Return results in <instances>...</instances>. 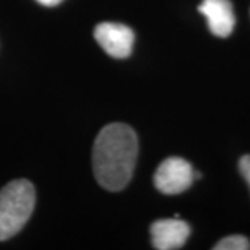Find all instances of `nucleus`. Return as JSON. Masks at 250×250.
<instances>
[{"label": "nucleus", "instance_id": "8", "mask_svg": "<svg viewBox=\"0 0 250 250\" xmlns=\"http://www.w3.org/2000/svg\"><path fill=\"white\" fill-rule=\"evenodd\" d=\"M239 170H241L243 178L246 179V182L249 184L250 187V154L243 156L239 160Z\"/></svg>", "mask_w": 250, "mask_h": 250}, {"label": "nucleus", "instance_id": "5", "mask_svg": "<svg viewBox=\"0 0 250 250\" xmlns=\"http://www.w3.org/2000/svg\"><path fill=\"white\" fill-rule=\"evenodd\" d=\"M150 233L154 249L175 250L185 245L190 227L185 221L178 220V217L157 220L150 225Z\"/></svg>", "mask_w": 250, "mask_h": 250}, {"label": "nucleus", "instance_id": "9", "mask_svg": "<svg viewBox=\"0 0 250 250\" xmlns=\"http://www.w3.org/2000/svg\"><path fill=\"white\" fill-rule=\"evenodd\" d=\"M36 1L42 6H46V7H54V6L60 4L62 0H36Z\"/></svg>", "mask_w": 250, "mask_h": 250}, {"label": "nucleus", "instance_id": "6", "mask_svg": "<svg viewBox=\"0 0 250 250\" xmlns=\"http://www.w3.org/2000/svg\"><path fill=\"white\" fill-rule=\"evenodd\" d=\"M199 11L207 18L213 35L227 38L232 34L235 16L229 0H203L199 6Z\"/></svg>", "mask_w": 250, "mask_h": 250}, {"label": "nucleus", "instance_id": "7", "mask_svg": "<svg viewBox=\"0 0 250 250\" xmlns=\"http://www.w3.org/2000/svg\"><path fill=\"white\" fill-rule=\"evenodd\" d=\"M214 250H248L250 249V242L242 235L227 236L215 245Z\"/></svg>", "mask_w": 250, "mask_h": 250}, {"label": "nucleus", "instance_id": "2", "mask_svg": "<svg viewBox=\"0 0 250 250\" xmlns=\"http://www.w3.org/2000/svg\"><path fill=\"white\" fill-rule=\"evenodd\" d=\"M35 187L28 179H14L0 189V242L17 235L35 208Z\"/></svg>", "mask_w": 250, "mask_h": 250}, {"label": "nucleus", "instance_id": "4", "mask_svg": "<svg viewBox=\"0 0 250 250\" xmlns=\"http://www.w3.org/2000/svg\"><path fill=\"white\" fill-rule=\"evenodd\" d=\"M95 39L102 49L111 57L125 59L132 52L134 31L126 25L117 22H102L95 28Z\"/></svg>", "mask_w": 250, "mask_h": 250}, {"label": "nucleus", "instance_id": "3", "mask_svg": "<svg viewBox=\"0 0 250 250\" xmlns=\"http://www.w3.org/2000/svg\"><path fill=\"white\" fill-rule=\"evenodd\" d=\"M195 179V171L187 160L168 157L161 163L154 174V187L164 195L185 192Z\"/></svg>", "mask_w": 250, "mask_h": 250}, {"label": "nucleus", "instance_id": "1", "mask_svg": "<svg viewBox=\"0 0 250 250\" xmlns=\"http://www.w3.org/2000/svg\"><path fill=\"white\" fill-rule=\"evenodd\" d=\"M138 152V136L129 125L113 123L102 128L92 153L99 185L110 192L123 190L134 175Z\"/></svg>", "mask_w": 250, "mask_h": 250}]
</instances>
